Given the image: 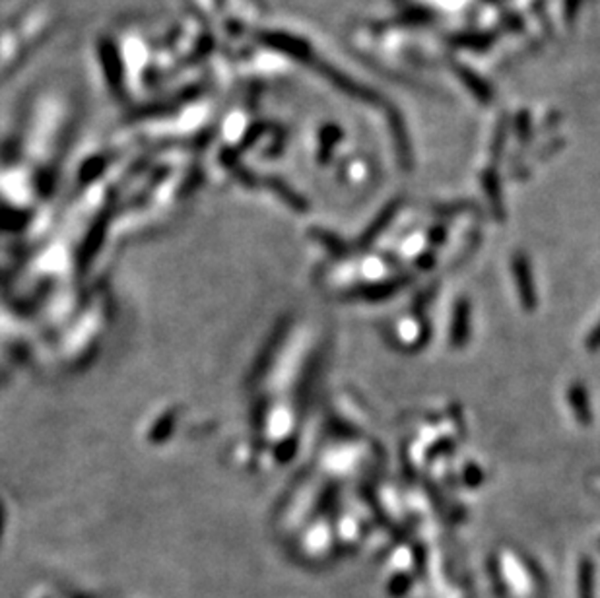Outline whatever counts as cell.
Here are the masks:
<instances>
[{
	"instance_id": "obj_1",
	"label": "cell",
	"mask_w": 600,
	"mask_h": 598,
	"mask_svg": "<svg viewBox=\"0 0 600 598\" xmlns=\"http://www.w3.org/2000/svg\"><path fill=\"white\" fill-rule=\"evenodd\" d=\"M101 61H103V70L108 72V78L113 88H119L123 84V68H119V57L117 51L111 47V45H103L101 47Z\"/></svg>"
}]
</instances>
